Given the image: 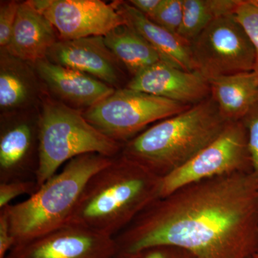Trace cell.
Returning <instances> with one entry per match:
<instances>
[{"mask_svg":"<svg viewBox=\"0 0 258 258\" xmlns=\"http://www.w3.org/2000/svg\"><path fill=\"white\" fill-rule=\"evenodd\" d=\"M113 237L70 223L24 243L6 258H114Z\"/></svg>","mask_w":258,"mask_h":258,"instance_id":"30bf717a","label":"cell"},{"mask_svg":"<svg viewBox=\"0 0 258 258\" xmlns=\"http://www.w3.org/2000/svg\"><path fill=\"white\" fill-rule=\"evenodd\" d=\"M188 106L210 97L208 80L198 71H185L160 61L132 78L127 87Z\"/></svg>","mask_w":258,"mask_h":258,"instance_id":"7c38bea8","label":"cell"},{"mask_svg":"<svg viewBox=\"0 0 258 258\" xmlns=\"http://www.w3.org/2000/svg\"><path fill=\"white\" fill-rule=\"evenodd\" d=\"M191 106L128 88H118L88 108L83 115L101 133L123 144L151 123L179 114Z\"/></svg>","mask_w":258,"mask_h":258,"instance_id":"8992f818","label":"cell"},{"mask_svg":"<svg viewBox=\"0 0 258 258\" xmlns=\"http://www.w3.org/2000/svg\"><path fill=\"white\" fill-rule=\"evenodd\" d=\"M182 18L183 0H164L157 14L151 20L166 30L177 34Z\"/></svg>","mask_w":258,"mask_h":258,"instance_id":"7402d4cb","label":"cell"},{"mask_svg":"<svg viewBox=\"0 0 258 258\" xmlns=\"http://www.w3.org/2000/svg\"><path fill=\"white\" fill-rule=\"evenodd\" d=\"M113 159L98 154L74 158L27 200L3 208L15 246L69 224L88 180Z\"/></svg>","mask_w":258,"mask_h":258,"instance_id":"277c9868","label":"cell"},{"mask_svg":"<svg viewBox=\"0 0 258 258\" xmlns=\"http://www.w3.org/2000/svg\"><path fill=\"white\" fill-rule=\"evenodd\" d=\"M234 15L253 46L255 53L253 71L258 76V0H240Z\"/></svg>","mask_w":258,"mask_h":258,"instance_id":"44dd1931","label":"cell"},{"mask_svg":"<svg viewBox=\"0 0 258 258\" xmlns=\"http://www.w3.org/2000/svg\"><path fill=\"white\" fill-rule=\"evenodd\" d=\"M163 1L164 0H131L128 3L151 20L157 14Z\"/></svg>","mask_w":258,"mask_h":258,"instance_id":"83f0119b","label":"cell"},{"mask_svg":"<svg viewBox=\"0 0 258 258\" xmlns=\"http://www.w3.org/2000/svg\"><path fill=\"white\" fill-rule=\"evenodd\" d=\"M39 166V125L20 121L0 136V183L35 180Z\"/></svg>","mask_w":258,"mask_h":258,"instance_id":"4fadbf2b","label":"cell"},{"mask_svg":"<svg viewBox=\"0 0 258 258\" xmlns=\"http://www.w3.org/2000/svg\"><path fill=\"white\" fill-rule=\"evenodd\" d=\"M117 258L174 246L196 258H252L258 251V179L251 172L186 185L147 207L115 237Z\"/></svg>","mask_w":258,"mask_h":258,"instance_id":"6da1fadb","label":"cell"},{"mask_svg":"<svg viewBox=\"0 0 258 258\" xmlns=\"http://www.w3.org/2000/svg\"><path fill=\"white\" fill-rule=\"evenodd\" d=\"M193 70L209 81L253 71V46L234 13L219 17L189 43Z\"/></svg>","mask_w":258,"mask_h":258,"instance_id":"52a82bcc","label":"cell"},{"mask_svg":"<svg viewBox=\"0 0 258 258\" xmlns=\"http://www.w3.org/2000/svg\"><path fill=\"white\" fill-rule=\"evenodd\" d=\"M251 170L245 127L242 120L228 122L213 142L184 165L162 178L161 198L186 185Z\"/></svg>","mask_w":258,"mask_h":258,"instance_id":"ba28073f","label":"cell"},{"mask_svg":"<svg viewBox=\"0 0 258 258\" xmlns=\"http://www.w3.org/2000/svg\"><path fill=\"white\" fill-rule=\"evenodd\" d=\"M56 42L55 28L45 15L32 1L20 3L11 40L6 48L9 55L35 63L46 58Z\"/></svg>","mask_w":258,"mask_h":258,"instance_id":"9a60e30c","label":"cell"},{"mask_svg":"<svg viewBox=\"0 0 258 258\" xmlns=\"http://www.w3.org/2000/svg\"><path fill=\"white\" fill-rule=\"evenodd\" d=\"M210 96L227 122L240 121L258 103V76L254 71L209 81Z\"/></svg>","mask_w":258,"mask_h":258,"instance_id":"e0dca14e","label":"cell"},{"mask_svg":"<svg viewBox=\"0 0 258 258\" xmlns=\"http://www.w3.org/2000/svg\"><path fill=\"white\" fill-rule=\"evenodd\" d=\"M253 258H258V251H257V253L254 254Z\"/></svg>","mask_w":258,"mask_h":258,"instance_id":"f1b7e54d","label":"cell"},{"mask_svg":"<svg viewBox=\"0 0 258 258\" xmlns=\"http://www.w3.org/2000/svg\"><path fill=\"white\" fill-rule=\"evenodd\" d=\"M240 0H183V18L177 35L192 41L215 19L232 14Z\"/></svg>","mask_w":258,"mask_h":258,"instance_id":"d6986e66","label":"cell"},{"mask_svg":"<svg viewBox=\"0 0 258 258\" xmlns=\"http://www.w3.org/2000/svg\"><path fill=\"white\" fill-rule=\"evenodd\" d=\"M107 46L133 77L162 61L157 51L132 26L120 25L104 36Z\"/></svg>","mask_w":258,"mask_h":258,"instance_id":"ac0fdd59","label":"cell"},{"mask_svg":"<svg viewBox=\"0 0 258 258\" xmlns=\"http://www.w3.org/2000/svg\"><path fill=\"white\" fill-rule=\"evenodd\" d=\"M227 123L210 96L146 129L123 144L120 154L163 178L213 142Z\"/></svg>","mask_w":258,"mask_h":258,"instance_id":"3957f363","label":"cell"},{"mask_svg":"<svg viewBox=\"0 0 258 258\" xmlns=\"http://www.w3.org/2000/svg\"><path fill=\"white\" fill-rule=\"evenodd\" d=\"M59 32L62 40L106 36L113 29L126 25L118 10V2L101 0L32 1Z\"/></svg>","mask_w":258,"mask_h":258,"instance_id":"9c48e42d","label":"cell"},{"mask_svg":"<svg viewBox=\"0 0 258 258\" xmlns=\"http://www.w3.org/2000/svg\"><path fill=\"white\" fill-rule=\"evenodd\" d=\"M38 189L35 180H16L0 183V210L6 208L15 198L22 195L31 196Z\"/></svg>","mask_w":258,"mask_h":258,"instance_id":"cb8c5ba5","label":"cell"},{"mask_svg":"<svg viewBox=\"0 0 258 258\" xmlns=\"http://www.w3.org/2000/svg\"><path fill=\"white\" fill-rule=\"evenodd\" d=\"M14 246V237L10 230L8 214L3 209L0 210V258H6Z\"/></svg>","mask_w":258,"mask_h":258,"instance_id":"4316f807","label":"cell"},{"mask_svg":"<svg viewBox=\"0 0 258 258\" xmlns=\"http://www.w3.org/2000/svg\"><path fill=\"white\" fill-rule=\"evenodd\" d=\"M34 64L47 87L71 104L90 108L115 91L114 88L90 75L53 63L47 58Z\"/></svg>","mask_w":258,"mask_h":258,"instance_id":"5bb4252c","label":"cell"},{"mask_svg":"<svg viewBox=\"0 0 258 258\" xmlns=\"http://www.w3.org/2000/svg\"><path fill=\"white\" fill-rule=\"evenodd\" d=\"M6 58L1 59L0 106L10 109L22 106L30 98V86L25 75L18 68L12 67Z\"/></svg>","mask_w":258,"mask_h":258,"instance_id":"ffe728a7","label":"cell"},{"mask_svg":"<svg viewBox=\"0 0 258 258\" xmlns=\"http://www.w3.org/2000/svg\"><path fill=\"white\" fill-rule=\"evenodd\" d=\"M252 258H253V257H252Z\"/></svg>","mask_w":258,"mask_h":258,"instance_id":"4dcf8cb0","label":"cell"},{"mask_svg":"<svg viewBox=\"0 0 258 258\" xmlns=\"http://www.w3.org/2000/svg\"><path fill=\"white\" fill-rule=\"evenodd\" d=\"M38 125V189L64 163L74 158L88 154L114 158L123 147L95 128L81 111L61 102L44 103Z\"/></svg>","mask_w":258,"mask_h":258,"instance_id":"5b68a950","label":"cell"},{"mask_svg":"<svg viewBox=\"0 0 258 258\" xmlns=\"http://www.w3.org/2000/svg\"><path fill=\"white\" fill-rule=\"evenodd\" d=\"M114 258H117V257H114Z\"/></svg>","mask_w":258,"mask_h":258,"instance_id":"f546056e","label":"cell"},{"mask_svg":"<svg viewBox=\"0 0 258 258\" xmlns=\"http://www.w3.org/2000/svg\"><path fill=\"white\" fill-rule=\"evenodd\" d=\"M46 58L90 75L113 88L119 87L123 79V66L107 46L103 36L60 40L50 49Z\"/></svg>","mask_w":258,"mask_h":258,"instance_id":"8fae6325","label":"cell"},{"mask_svg":"<svg viewBox=\"0 0 258 258\" xmlns=\"http://www.w3.org/2000/svg\"><path fill=\"white\" fill-rule=\"evenodd\" d=\"M20 3L8 2L0 8V45L7 48L9 45L16 22Z\"/></svg>","mask_w":258,"mask_h":258,"instance_id":"d4e9b609","label":"cell"},{"mask_svg":"<svg viewBox=\"0 0 258 258\" xmlns=\"http://www.w3.org/2000/svg\"><path fill=\"white\" fill-rule=\"evenodd\" d=\"M136 258H196L191 252L174 246H158L144 251Z\"/></svg>","mask_w":258,"mask_h":258,"instance_id":"484cf974","label":"cell"},{"mask_svg":"<svg viewBox=\"0 0 258 258\" xmlns=\"http://www.w3.org/2000/svg\"><path fill=\"white\" fill-rule=\"evenodd\" d=\"M247 135V146L251 161V173L258 179V103L242 118Z\"/></svg>","mask_w":258,"mask_h":258,"instance_id":"603a6c76","label":"cell"},{"mask_svg":"<svg viewBox=\"0 0 258 258\" xmlns=\"http://www.w3.org/2000/svg\"><path fill=\"white\" fill-rule=\"evenodd\" d=\"M161 182L120 154L88 180L70 222L113 238L161 198Z\"/></svg>","mask_w":258,"mask_h":258,"instance_id":"7a4b0ae2","label":"cell"},{"mask_svg":"<svg viewBox=\"0 0 258 258\" xmlns=\"http://www.w3.org/2000/svg\"><path fill=\"white\" fill-rule=\"evenodd\" d=\"M118 10L127 24L157 51L163 62L183 71H194L189 42L154 23L129 3L118 2Z\"/></svg>","mask_w":258,"mask_h":258,"instance_id":"2e32d148","label":"cell"}]
</instances>
